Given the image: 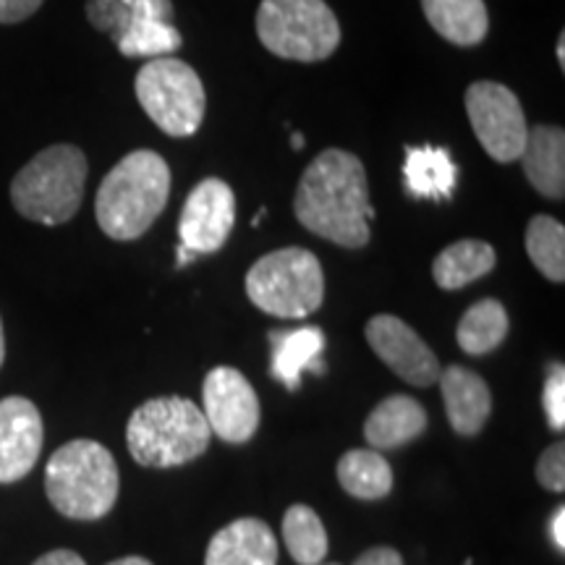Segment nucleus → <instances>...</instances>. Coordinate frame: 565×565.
<instances>
[{"label": "nucleus", "instance_id": "5", "mask_svg": "<svg viewBox=\"0 0 565 565\" xmlns=\"http://www.w3.org/2000/svg\"><path fill=\"white\" fill-rule=\"evenodd\" d=\"M87 158L74 145H53L26 162L11 183V202L21 217L42 225L68 223L82 207Z\"/></svg>", "mask_w": 565, "mask_h": 565}, {"label": "nucleus", "instance_id": "3", "mask_svg": "<svg viewBox=\"0 0 565 565\" xmlns=\"http://www.w3.org/2000/svg\"><path fill=\"white\" fill-rule=\"evenodd\" d=\"M118 487L116 458L95 440H71L47 461V500L66 519L97 521L108 515L118 500Z\"/></svg>", "mask_w": 565, "mask_h": 565}, {"label": "nucleus", "instance_id": "40", "mask_svg": "<svg viewBox=\"0 0 565 565\" xmlns=\"http://www.w3.org/2000/svg\"><path fill=\"white\" fill-rule=\"evenodd\" d=\"M322 565V563H320ZM328 565H341V563H328Z\"/></svg>", "mask_w": 565, "mask_h": 565}, {"label": "nucleus", "instance_id": "37", "mask_svg": "<svg viewBox=\"0 0 565 565\" xmlns=\"http://www.w3.org/2000/svg\"><path fill=\"white\" fill-rule=\"evenodd\" d=\"M557 61H561V68H565V34L557 40Z\"/></svg>", "mask_w": 565, "mask_h": 565}, {"label": "nucleus", "instance_id": "17", "mask_svg": "<svg viewBox=\"0 0 565 565\" xmlns=\"http://www.w3.org/2000/svg\"><path fill=\"white\" fill-rule=\"evenodd\" d=\"M524 173L532 186L547 200L565 196V134L555 126H534L529 129L524 152Z\"/></svg>", "mask_w": 565, "mask_h": 565}, {"label": "nucleus", "instance_id": "31", "mask_svg": "<svg viewBox=\"0 0 565 565\" xmlns=\"http://www.w3.org/2000/svg\"><path fill=\"white\" fill-rule=\"evenodd\" d=\"M126 6H129L131 13H137V17H154L160 21H171L173 24V3L171 0H124Z\"/></svg>", "mask_w": 565, "mask_h": 565}, {"label": "nucleus", "instance_id": "9", "mask_svg": "<svg viewBox=\"0 0 565 565\" xmlns=\"http://www.w3.org/2000/svg\"><path fill=\"white\" fill-rule=\"evenodd\" d=\"M466 113L479 145L498 162H513L524 152L529 124L519 97L505 84L475 82L466 89Z\"/></svg>", "mask_w": 565, "mask_h": 565}, {"label": "nucleus", "instance_id": "39", "mask_svg": "<svg viewBox=\"0 0 565 565\" xmlns=\"http://www.w3.org/2000/svg\"><path fill=\"white\" fill-rule=\"evenodd\" d=\"M291 141H294V150H301V147H303V137H301V134H294Z\"/></svg>", "mask_w": 565, "mask_h": 565}, {"label": "nucleus", "instance_id": "13", "mask_svg": "<svg viewBox=\"0 0 565 565\" xmlns=\"http://www.w3.org/2000/svg\"><path fill=\"white\" fill-rule=\"evenodd\" d=\"M42 416L30 398L9 395L0 401V484L24 479L42 450Z\"/></svg>", "mask_w": 565, "mask_h": 565}, {"label": "nucleus", "instance_id": "26", "mask_svg": "<svg viewBox=\"0 0 565 565\" xmlns=\"http://www.w3.org/2000/svg\"><path fill=\"white\" fill-rule=\"evenodd\" d=\"M526 254L547 280H565V228L550 215H536L526 228Z\"/></svg>", "mask_w": 565, "mask_h": 565}, {"label": "nucleus", "instance_id": "29", "mask_svg": "<svg viewBox=\"0 0 565 565\" xmlns=\"http://www.w3.org/2000/svg\"><path fill=\"white\" fill-rule=\"evenodd\" d=\"M536 479H540V484L550 492L565 490V445L563 443L550 445L545 454L540 456V463H536Z\"/></svg>", "mask_w": 565, "mask_h": 565}, {"label": "nucleus", "instance_id": "15", "mask_svg": "<svg viewBox=\"0 0 565 565\" xmlns=\"http://www.w3.org/2000/svg\"><path fill=\"white\" fill-rule=\"evenodd\" d=\"M204 565H278V540L259 519H238L210 540Z\"/></svg>", "mask_w": 565, "mask_h": 565}, {"label": "nucleus", "instance_id": "27", "mask_svg": "<svg viewBox=\"0 0 565 565\" xmlns=\"http://www.w3.org/2000/svg\"><path fill=\"white\" fill-rule=\"evenodd\" d=\"M87 19L95 30L110 34L118 42L129 30L131 11L124 0H87Z\"/></svg>", "mask_w": 565, "mask_h": 565}, {"label": "nucleus", "instance_id": "21", "mask_svg": "<svg viewBox=\"0 0 565 565\" xmlns=\"http://www.w3.org/2000/svg\"><path fill=\"white\" fill-rule=\"evenodd\" d=\"M494 265H498V254H494L490 244L477 242V238H466V242L445 246L437 254L433 275L443 291H458V288L469 286V282L492 273Z\"/></svg>", "mask_w": 565, "mask_h": 565}, {"label": "nucleus", "instance_id": "20", "mask_svg": "<svg viewBox=\"0 0 565 565\" xmlns=\"http://www.w3.org/2000/svg\"><path fill=\"white\" fill-rule=\"evenodd\" d=\"M456 162L443 147H406V189L416 200H450L456 189Z\"/></svg>", "mask_w": 565, "mask_h": 565}, {"label": "nucleus", "instance_id": "33", "mask_svg": "<svg viewBox=\"0 0 565 565\" xmlns=\"http://www.w3.org/2000/svg\"><path fill=\"white\" fill-rule=\"evenodd\" d=\"M32 565H87L82 561V555L71 553V550H53V553H45L38 557Z\"/></svg>", "mask_w": 565, "mask_h": 565}, {"label": "nucleus", "instance_id": "38", "mask_svg": "<svg viewBox=\"0 0 565 565\" xmlns=\"http://www.w3.org/2000/svg\"><path fill=\"white\" fill-rule=\"evenodd\" d=\"M6 359V335H3V322H0V366H3Z\"/></svg>", "mask_w": 565, "mask_h": 565}, {"label": "nucleus", "instance_id": "8", "mask_svg": "<svg viewBox=\"0 0 565 565\" xmlns=\"http://www.w3.org/2000/svg\"><path fill=\"white\" fill-rule=\"evenodd\" d=\"M137 100L152 124L168 137H192L204 118V87L200 74L173 55L150 58L134 79Z\"/></svg>", "mask_w": 565, "mask_h": 565}, {"label": "nucleus", "instance_id": "1", "mask_svg": "<svg viewBox=\"0 0 565 565\" xmlns=\"http://www.w3.org/2000/svg\"><path fill=\"white\" fill-rule=\"evenodd\" d=\"M294 212L315 236L345 249L370 244L374 210L362 160L345 150H324L312 160L296 189Z\"/></svg>", "mask_w": 565, "mask_h": 565}, {"label": "nucleus", "instance_id": "22", "mask_svg": "<svg viewBox=\"0 0 565 565\" xmlns=\"http://www.w3.org/2000/svg\"><path fill=\"white\" fill-rule=\"evenodd\" d=\"M338 482L351 498L383 500L393 490V469L380 450H349L338 461Z\"/></svg>", "mask_w": 565, "mask_h": 565}, {"label": "nucleus", "instance_id": "6", "mask_svg": "<svg viewBox=\"0 0 565 565\" xmlns=\"http://www.w3.org/2000/svg\"><path fill=\"white\" fill-rule=\"evenodd\" d=\"M246 294L265 315L303 320L317 312L324 299L320 259L299 246L265 254L246 275Z\"/></svg>", "mask_w": 565, "mask_h": 565}, {"label": "nucleus", "instance_id": "14", "mask_svg": "<svg viewBox=\"0 0 565 565\" xmlns=\"http://www.w3.org/2000/svg\"><path fill=\"white\" fill-rule=\"evenodd\" d=\"M437 383L443 387L445 414H448L450 427L463 437H475L482 433V427L492 414L490 385L477 372L458 364L440 372Z\"/></svg>", "mask_w": 565, "mask_h": 565}, {"label": "nucleus", "instance_id": "12", "mask_svg": "<svg viewBox=\"0 0 565 565\" xmlns=\"http://www.w3.org/2000/svg\"><path fill=\"white\" fill-rule=\"evenodd\" d=\"M366 341L383 362L408 385L429 387L440 377V362L416 330L393 315H377L366 322Z\"/></svg>", "mask_w": 565, "mask_h": 565}, {"label": "nucleus", "instance_id": "11", "mask_svg": "<svg viewBox=\"0 0 565 565\" xmlns=\"http://www.w3.org/2000/svg\"><path fill=\"white\" fill-rule=\"evenodd\" d=\"M236 221V194L221 179H204L192 189L179 221L181 246L200 254H212L228 242Z\"/></svg>", "mask_w": 565, "mask_h": 565}, {"label": "nucleus", "instance_id": "35", "mask_svg": "<svg viewBox=\"0 0 565 565\" xmlns=\"http://www.w3.org/2000/svg\"><path fill=\"white\" fill-rule=\"evenodd\" d=\"M175 259H179V267H186L192 259H196V254L192 249H186V246L179 244V252H175Z\"/></svg>", "mask_w": 565, "mask_h": 565}, {"label": "nucleus", "instance_id": "4", "mask_svg": "<svg viewBox=\"0 0 565 565\" xmlns=\"http://www.w3.org/2000/svg\"><path fill=\"white\" fill-rule=\"evenodd\" d=\"M212 440L210 424L189 398H150L131 414L126 445L139 466L171 469L200 458Z\"/></svg>", "mask_w": 565, "mask_h": 565}, {"label": "nucleus", "instance_id": "24", "mask_svg": "<svg viewBox=\"0 0 565 565\" xmlns=\"http://www.w3.org/2000/svg\"><path fill=\"white\" fill-rule=\"evenodd\" d=\"M282 542L299 565H320L328 555V532L309 505H291L282 515Z\"/></svg>", "mask_w": 565, "mask_h": 565}, {"label": "nucleus", "instance_id": "16", "mask_svg": "<svg viewBox=\"0 0 565 565\" xmlns=\"http://www.w3.org/2000/svg\"><path fill=\"white\" fill-rule=\"evenodd\" d=\"M273 377L296 393L301 387L303 372H324L322 351L328 338L320 328H299V330H273Z\"/></svg>", "mask_w": 565, "mask_h": 565}, {"label": "nucleus", "instance_id": "28", "mask_svg": "<svg viewBox=\"0 0 565 565\" xmlns=\"http://www.w3.org/2000/svg\"><path fill=\"white\" fill-rule=\"evenodd\" d=\"M542 406H545L550 427L561 433V429L565 427V370H563V364L550 366L545 393H542Z\"/></svg>", "mask_w": 565, "mask_h": 565}, {"label": "nucleus", "instance_id": "18", "mask_svg": "<svg viewBox=\"0 0 565 565\" xmlns=\"http://www.w3.org/2000/svg\"><path fill=\"white\" fill-rule=\"evenodd\" d=\"M427 429V412L408 395H391L370 414L364 437L374 450H393L412 443Z\"/></svg>", "mask_w": 565, "mask_h": 565}, {"label": "nucleus", "instance_id": "30", "mask_svg": "<svg viewBox=\"0 0 565 565\" xmlns=\"http://www.w3.org/2000/svg\"><path fill=\"white\" fill-rule=\"evenodd\" d=\"M45 0H0V24H19L30 19Z\"/></svg>", "mask_w": 565, "mask_h": 565}, {"label": "nucleus", "instance_id": "32", "mask_svg": "<svg viewBox=\"0 0 565 565\" xmlns=\"http://www.w3.org/2000/svg\"><path fill=\"white\" fill-rule=\"evenodd\" d=\"M353 565H404V557L393 547H372L364 555H359Z\"/></svg>", "mask_w": 565, "mask_h": 565}, {"label": "nucleus", "instance_id": "2", "mask_svg": "<svg viewBox=\"0 0 565 565\" xmlns=\"http://www.w3.org/2000/svg\"><path fill=\"white\" fill-rule=\"evenodd\" d=\"M171 196V168L152 150H137L105 175L95 215L105 236L134 242L145 236Z\"/></svg>", "mask_w": 565, "mask_h": 565}, {"label": "nucleus", "instance_id": "25", "mask_svg": "<svg viewBox=\"0 0 565 565\" xmlns=\"http://www.w3.org/2000/svg\"><path fill=\"white\" fill-rule=\"evenodd\" d=\"M116 45L126 58H166V55L181 51L183 38L171 21L131 13L129 30L124 32V38Z\"/></svg>", "mask_w": 565, "mask_h": 565}, {"label": "nucleus", "instance_id": "10", "mask_svg": "<svg viewBox=\"0 0 565 565\" xmlns=\"http://www.w3.org/2000/svg\"><path fill=\"white\" fill-rule=\"evenodd\" d=\"M204 419L225 443H249L259 427V401L249 380L233 366H215L204 377Z\"/></svg>", "mask_w": 565, "mask_h": 565}, {"label": "nucleus", "instance_id": "34", "mask_svg": "<svg viewBox=\"0 0 565 565\" xmlns=\"http://www.w3.org/2000/svg\"><path fill=\"white\" fill-rule=\"evenodd\" d=\"M550 534H553L555 547L563 553L565 550V508H557L555 511L553 521H550Z\"/></svg>", "mask_w": 565, "mask_h": 565}, {"label": "nucleus", "instance_id": "19", "mask_svg": "<svg viewBox=\"0 0 565 565\" xmlns=\"http://www.w3.org/2000/svg\"><path fill=\"white\" fill-rule=\"evenodd\" d=\"M433 30L458 47H475L487 38L490 13L484 0H422Z\"/></svg>", "mask_w": 565, "mask_h": 565}, {"label": "nucleus", "instance_id": "7", "mask_svg": "<svg viewBox=\"0 0 565 565\" xmlns=\"http://www.w3.org/2000/svg\"><path fill=\"white\" fill-rule=\"evenodd\" d=\"M257 34L270 53L301 63L330 58L341 45V24L324 0H263Z\"/></svg>", "mask_w": 565, "mask_h": 565}, {"label": "nucleus", "instance_id": "23", "mask_svg": "<svg viewBox=\"0 0 565 565\" xmlns=\"http://www.w3.org/2000/svg\"><path fill=\"white\" fill-rule=\"evenodd\" d=\"M508 328H511V322H508L503 303L498 299H482L461 317L456 338L469 356H484L505 341Z\"/></svg>", "mask_w": 565, "mask_h": 565}, {"label": "nucleus", "instance_id": "36", "mask_svg": "<svg viewBox=\"0 0 565 565\" xmlns=\"http://www.w3.org/2000/svg\"><path fill=\"white\" fill-rule=\"evenodd\" d=\"M108 565H152V563L147 561V557L131 555V557H121V561H113V563H108Z\"/></svg>", "mask_w": 565, "mask_h": 565}]
</instances>
